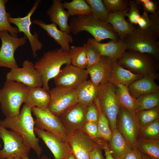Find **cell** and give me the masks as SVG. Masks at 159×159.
<instances>
[{
	"label": "cell",
	"mask_w": 159,
	"mask_h": 159,
	"mask_svg": "<svg viewBox=\"0 0 159 159\" xmlns=\"http://www.w3.org/2000/svg\"><path fill=\"white\" fill-rule=\"evenodd\" d=\"M140 6L135 0L129 1V11L126 15L129 22L134 24H137L140 16Z\"/></svg>",
	"instance_id": "cell-41"
},
{
	"label": "cell",
	"mask_w": 159,
	"mask_h": 159,
	"mask_svg": "<svg viewBox=\"0 0 159 159\" xmlns=\"http://www.w3.org/2000/svg\"><path fill=\"white\" fill-rule=\"evenodd\" d=\"M79 102L88 105L93 102L97 97L98 86L90 80H86L76 89Z\"/></svg>",
	"instance_id": "cell-28"
},
{
	"label": "cell",
	"mask_w": 159,
	"mask_h": 159,
	"mask_svg": "<svg viewBox=\"0 0 159 159\" xmlns=\"http://www.w3.org/2000/svg\"><path fill=\"white\" fill-rule=\"evenodd\" d=\"M32 22L45 30L48 35L60 45L62 49L69 52L70 48L69 44L73 42L71 35L59 29L54 23L46 24L43 21L38 19L33 20Z\"/></svg>",
	"instance_id": "cell-23"
},
{
	"label": "cell",
	"mask_w": 159,
	"mask_h": 159,
	"mask_svg": "<svg viewBox=\"0 0 159 159\" xmlns=\"http://www.w3.org/2000/svg\"><path fill=\"white\" fill-rule=\"evenodd\" d=\"M109 13L125 10L128 8L129 1L127 0H103Z\"/></svg>",
	"instance_id": "cell-39"
},
{
	"label": "cell",
	"mask_w": 159,
	"mask_h": 159,
	"mask_svg": "<svg viewBox=\"0 0 159 159\" xmlns=\"http://www.w3.org/2000/svg\"><path fill=\"white\" fill-rule=\"evenodd\" d=\"M6 159H15L14 157H11L10 158H8Z\"/></svg>",
	"instance_id": "cell-54"
},
{
	"label": "cell",
	"mask_w": 159,
	"mask_h": 159,
	"mask_svg": "<svg viewBox=\"0 0 159 159\" xmlns=\"http://www.w3.org/2000/svg\"><path fill=\"white\" fill-rule=\"evenodd\" d=\"M140 127L145 126L159 119V106L136 112Z\"/></svg>",
	"instance_id": "cell-37"
},
{
	"label": "cell",
	"mask_w": 159,
	"mask_h": 159,
	"mask_svg": "<svg viewBox=\"0 0 159 159\" xmlns=\"http://www.w3.org/2000/svg\"><path fill=\"white\" fill-rule=\"evenodd\" d=\"M6 80L21 83L29 88L41 87L43 85L41 75L34 63L28 59L23 62L22 67L11 69L6 74Z\"/></svg>",
	"instance_id": "cell-12"
},
{
	"label": "cell",
	"mask_w": 159,
	"mask_h": 159,
	"mask_svg": "<svg viewBox=\"0 0 159 159\" xmlns=\"http://www.w3.org/2000/svg\"><path fill=\"white\" fill-rule=\"evenodd\" d=\"M23 159H29V156H27L24 158Z\"/></svg>",
	"instance_id": "cell-55"
},
{
	"label": "cell",
	"mask_w": 159,
	"mask_h": 159,
	"mask_svg": "<svg viewBox=\"0 0 159 159\" xmlns=\"http://www.w3.org/2000/svg\"><path fill=\"white\" fill-rule=\"evenodd\" d=\"M98 115L97 107L95 102L88 105L85 115L86 122L97 124Z\"/></svg>",
	"instance_id": "cell-42"
},
{
	"label": "cell",
	"mask_w": 159,
	"mask_h": 159,
	"mask_svg": "<svg viewBox=\"0 0 159 159\" xmlns=\"http://www.w3.org/2000/svg\"><path fill=\"white\" fill-rule=\"evenodd\" d=\"M123 159H142V154L135 146Z\"/></svg>",
	"instance_id": "cell-48"
},
{
	"label": "cell",
	"mask_w": 159,
	"mask_h": 159,
	"mask_svg": "<svg viewBox=\"0 0 159 159\" xmlns=\"http://www.w3.org/2000/svg\"><path fill=\"white\" fill-rule=\"evenodd\" d=\"M49 110L59 117L70 107L79 102L76 89L56 86L49 91Z\"/></svg>",
	"instance_id": "cell-11"
},
{
	"label": "cell",
	"mask_w": 159,
	"mask_h": 159,
	"mask_svg": "<svg viewBox=\"0 0 159 159\" xmlns=\"http://www.w3.org/2000/svg\"><path fill=\"white\" fill-rule=\"evenodd\" d=\"M67 142L76 159H90V154L97 142L82 128L68 133Z\"/></svg>",
	"instance_id": "cell-13"
},
{
	"label": "cell",
	"mask_w": 159,
	"mask_h": 159,
	"mask_svg": "<svg viewBox=\"0 0 159 159\" xmlns=\"http://www.w3.org/2000/svg\"><path fill=\"white\" fill-rule=\"evenodd\" d=\"M97 98L100 108L107 118L112 132L117 129V118L120 107L115 92V86L109 82L98 86Z\"/></svg>",
	"instance_id": "cell-7"
},
{
	"label": "cell",
	"mask_w": 159,
	"mask_h": 159,
	"mask_svg": "<svg viewBox=\"0 0 159 159\" xmlns=\"http://www.w3.org/2000/svg\"><path fill=\"white\" fill-rule=\"evenodd\" d=\"M50 100L49 92L43 87H38L29 88L24 103L31 108H47Z\"/></svg>",
	"instance_id": "cell-27"
},
{
	"label": "cell",
	"mask_w": 159,
	"mask_h": 159,
	"mask_svg": "<svg viewBox=\"0 0 159 159\" xmlns=\"http://www.w3.org/2000/svg\"><path fill=\"white\" fill-rule=\"evenodd\" d=\"M94 102L97 107L98 110L97 125L98 130V138L105 141H109L112 137V132L108 120L100 108L97 97Z\"/></svg>",
	"instance_id": "cell-32"
},
{
	"label": "cell",
	"mask_w": 159,
	"mask_h": 159,
	"mask_svg": "<svg viewBox=\"0 0 159 159\" xmlns=\"http://www.w3.org/2000/svg\"><path fill=\"white\" fill-rule=\"evenodd\" d=\"M141 137L158 140L159 137V120L157 119L153 122L140 127Z\"/></svg>",
	"instance_id": "cell-38"
},
{
	"label": "cell",
	"mask_w": 159,
	"mask_h": 159,
	"mask_svg": "<svg viewBox=\"0 0 159 159\" xmlns=\"http://www.w3.org/2000/svg\"><path fill=\"white\" fill-rule=\"evenodd\" d=\"M112 60L109 57L101 56L97 62L86 68L90 80L96 86L109 82Z\"/></svg>",
	"instance_id": "cell-19"
},
{
	"label": "cell",
	"mask_w": 159,
	"mask_h": 159,
	"mask_svg": "<svg viewBox=\"0 0 159 159\" xmlns=\"http://www.w3.org/2000/svg\"><path fill=\"white\" fill-rule=\"evenodd\" d=\"M1 42L0 48V67L11 69L19 67L14 57V53L19 47L24 46L27 38L24 36L19 38L11 35L5 31H0Z\"/></svg>",
	"instance_id": "cell-10"
},
{
	"label": "cell",
	"mask_w": 159,
	"mask_h": 159,
	"mask_svg": "<svg viewBox=\"0 0 159 159\" xmlns=\"http://www.w3.org/2000/svg\"><path fill=\"white\" fill-rule=\"evenodd\" d=\"M63 5L67 10L69 15L74 16L89 15L92 12L90 6L85 0H73L64 1Z\"/></svg>",
	"instance_id": "cell-31"
},
{
	"label": "cell",
	"mask_w": 159,
	"mask_h": 159,
	"mask_svg": "<svg viewBox=\"0 0 159 159\" xmlns=\"http://www.w3.org/2000/svg\"><path fill=\"white\" fill-rule=\"evenodd\" d=\"M143 76L134 74L119 65L117 59H112L109 82L114 86L121 85L127 87L132 82Z\"/></svg>",
	"instance_id": "cell-25"
},
{
	"label": "cell",
	"mask_w": 159,
	"mask_h": 159,
	"mask_svg": "<svg viewBox=\"0 0 159 159\" xmlns=\"http://www.w3.org/2000/svg\"><path fill=\"white\" fill-rule=\"evenodd\" d=\"M8 1L0 0V31H6L12 36L17 37L19 32L18 29L12 26L9 21L11 15L6 10V4Z\"/></svg>",
	"instance_id": "cell-34"
},
{
	"label": "cell",
	"mask_w": 159,
	"mask_h": 159,
	"mask_svg": "<svg viewBox=\"0 0 159 159\" xmlns=\"http://www.w3.org/2000/svg\"><path fill=\"white\" fill-rule=\"evenodd\" d=\"M0 125H1V124H0ZM1 147H2V145L0 143V148H1Z\"/></svg>",
	"instance_id": "cell-56"
},
{
	"label": "cell",
	"mask_w": 159,
	"mask_h": 159,
	"mask_svg": "<svg viewBox=\"0 0 159 159\" xmlns=\"http://www.w3.org/2000/svg\"><path fill=\"white\" fill-rule=\"evenodd\" d=\"M15 157V159H22L21 158L18 157Z\"/></svg>",
	"instance_id": "cell-53"
},
{
	"label": "cell",
	"mask_w": 159,
	"mask_h": 159,
	"mask_svg": "<svg viewBox=\"0 0 159 159\" xmlns=\"http://www.w3.org/2000/svg\"><path fill=\"white\" fill-rule=\"evenodd\" d=\"M0 138L4 143L3 148L0 150V159L15 157L23 159L29 156L31 148L16 132L8 130L1 125Z\"/></svg>",
	"instance_id": "cell-8"
},
{
	"label": "cell",
	"mask_w": 159,
	"mask_h": 159,
	"mask_svg": "<svg viewBox=\"0 0 159 159\" xmlns=\"http://www.w3.org/2000/svg\"><path fill=\"white\" fill-rule=\"evenodd\" d=\"M128 11L129 8L125 10L108 14L107 22L112 26L119 38L122 40L127 35L132 32L136 28L125 19Z\"/></svg>",
	"instance_id": "cell-21"
},
{
	"label": "cell",
	"mask_w": 159,
	"mask_h": 159,
	"mask_svg": "<svg viewBox=\"0 0 159 159\" xmlns=\"http://www.w3.org/2000/svg\"><path fill=\"white\" fill-rule=\"evenodd\" d=\"M87 106L79 102L58 117L68 133L82 128Z\"/></svg>",
	"instance_id": "cell-18"
},
{
	"label": "cell",
	"mask_w": 159,
	"mask_h": 159,
	"mask_svg": "<svg viewBox=\"0 0 159 159\" xmlns=\"http://www.w3.org/2000/svg\"><path fill=\"white\" fill-rule=\"evenodd\" d=\"M89 75L86 69L66 64L54 79L57 86L65 88L76 89L87 80Z\"/></svg>",
	"instance_id": "cell-16"
},
{
	"label": "cell",
	"mask_w": 159,
	"mask_h": 159,
	"mask_svg": "<svg viewBox=\"0 0 159 159\" xmlns=\"http://www.w3.org/2000/svg\"><path fill=\"white\" fill-rule=\"evenodd\" d=\"M69 25L71 32L74 35L85 31L91 34L98 42L106 39L112 40L120 39L109 23L100 20L92 14L72 17Z\"/></svg>",
	"instance_id": "cell-2"
},
{
	"label": "cell",
	"mask_w": 159,
	"mask_h": 159,
	"mask_svg": "<svg viewBox=\"0 0 159 159\" xmlns=\"http://www.w3.org/2000/svg\"><path fill=\"white\" fill-rule=\"evenodd\" d=\"M109 141V150L114 159H123L134 148L117 129L112 132V137Z\"/></svg>",
	"instance_id": "cell-26"
},
{
	"label": "cell",
	"mask_w": 159,
	"mask_h": 159,
	"mask_svg": "<svg viewBox=\"0 0 159 159\" xmlns=\"http://www.w3.org/2000/svg\"><path fill=\"white\" fill-rule=\"evenodd\" d=\"M92 10V15L95 17L107 22L108 13L102 0H86Z\"/></svg>",
	"instance_id": "cell-36"
},
{
	"label": "cell",
	"mask_w": 159,
	"mask_h": 159,
	"mask_svg": "<svg viewBox=\"0 0 159 159\" xmlns=\"http://www.w3.org/2000/svg\"><path fill=\"white\" fill-rule=\"evenodd\" d=\"M31 108L24 104L19 114L11 117H5L0 120L1 125L12 130L20 135L26 144L35 152L39 158L42 149L39 144V138L34 131V120L32 115Z\"/></svg>",
	"instance_id": "cell-1"
},
{
	"label": "cell",
	"mask_w": 159,
	"mask_h": 159,
	"mask_svg": "<svg viewBox=\"0 0 159 159\" xmlns=\"http://www.w3.org/2000/svg\"><path fill=\"white\" fill-rule=\"evenodd\" d=\"M115 86L116 97L120 107L136 114V110L140 105L137 99L130 94L127 87L121 85Z\"/></svg>",
	"instance_id": "cell-29"
},
{
	"label": "cell",
	"mask_w": 159,
	"mask_h": 159,
	"mask_svg": "<svg viewBox=\"0 0 159 159\" xmlns=\"http://www.w3.org/2000/svg\"><path fill=\"white\" fill-rule=\"evenodd\" d=\"M159 78V74L157 72L143 76L129 86V93L133 97L137 98L142 95L159 91V86L155 82V80Z\"/></svg>",
	"instance_id": "cell-20"
},
{
	"label": "cell",
	"mask_w": 159,
	"mask_h": 159,
	"mask_svg": "<svg viewBox=\"0 0 159 159\" xmlns=\"http://www.w3.org/2000/svg\"><path fill=\"white\" fill-rule=\"evenodd\" d=\"M67 159H76L72 154H70Z\"/></svg>",
	"instance_id": "cell-51"
},
{
	"label": "cell",
	"mask_w": 159,
	"mask_h": 159,
	"mask_svg": "<svg viewBox=\"0 0 159 159\" xmlns=\"http://www.w3.org/2000/svg\"><path fill=\"white\" fill-rule=\"evenodd\" d=\"M149 17L150 25L149 28L159 36V9L154 13L150 14Z\"/></svg>",
	"instance_id": "cell-45"
},
{
	"label": "cell",
	"mask_w": 159,
	"mask_h": 159,
	"mask_svg": "<svg viewBox=\"0 0 159 159\" xmlns=\"http://www.w3.org/2000/svg\"><path fill=\"white\" fill-rule=\"evenodd\" d=\"M70 64L69 52L60 48L44 52L34 66L42 77L43 88L49 92V80L58 74L63 64Z\"/></svg>",
	"instance_id": "cell-3"
},
{
	"label": "cell",
	"mask_w": 159,
	"mask_h": 159,
	"mask_svg": "<svg viewBox=\"0 0 159 159\" xmlns=\"http://www.w3.org/2000/svg\"><path fill=\"white\" fill-rule=\"evenodd\" d=\"M82 129L90 137L98 142H100L98 138V130L97 124L86 122L83 125Z\"/></svg>",
	"instance_id": "cell-43"
},
{
	"label": "cell",
	"mask_w": 159,
	"mask_h": 159,
	"mask_svg": "<svg viewBox=\"0 0 159 159\" xmlns=\"http://www.w3.org/2000/svg\"><path fill=\"white\" fill-rule=\"evenodd\" d=\"M141 154L142 159H152L147 155L142 153Z\"/></svg>",
	"instance_id": "cell-50"
},
{
	"label": "cell",
	"mask_w": 159,
	"mask_h": 159,
	"mask_svg": "<svg viewBox=\"0 0 159 159\" xmlns=\"http://www.w3.org/2000/svg\"><path fill=\"white\" fill-rule=\"evenodd\" d=\"M86 48L85 44L81 47H70L69 53L71 64L78 67L86 69L87 62Z\"/></svg>",
	"instance_id": "cell-33"
},
{
	"label": "cell",
	"mask_w": 159,
	"mask_h": 159,
	"mask_svg": "<svg viewBox=\"0 0 159 159\" xmlns=\"http://www.w3.org/2000/svg\"><path fill=\"white\" fill-rule=\"evenodd\" d=\"M139 27L142 29L149 28L150 25V21L148 13L143 11L138 22Z\"/></svg>",
	"instance_id": "cell-47"
},
{
	"label": "cell",
	"mask_w": 159,
	"mask_h": 159,
	"mask_svg": "<svg viewBox=\"0 0 159 159\" xmlns=\"http://www.w3.org/2000/svg\"><path fill=\"white\" fill-rule=\"evenodd\" d=\"M86 44L87 67L97 62L101 56L97 49L89 41H87Z\"/></svg>",
	"instance_id": "cell-40"
},
{
	"label": "cell",
	"mask_w": 159,
	"mask_h": 159,
	"mask_svg": "<svg viewBox=\"0 0 159 159\" xmlns=\"http://www.w3.org/2000/svg\"><path fill=\"white\" fill-rule=\"evenodd\" d=\"M98 50L101 56H106L112 59H118L126 51V44L121 39L111 40L106 43L96 41L94 38L88 40Z\"/></svg>",
	"instance_id": "cell-22"
},
{
	"label": "cell",
	"mask_w": 159,
	"mask_h": 159,
	"mask_svg": "<svg viewBox=\"0 0 159 159\" xmlns=\"http://www.w3.org/2000/svg\"><path fill=\"white\" fill-rule=\"evenodd\" d=\"M29 88L23 84L6 80L0 90V105L6 117L18 115Z\"/></svg>",
	"instance_id": "cell-4"
},
{
	"label": "cell",
	"mask_w": 159,
	"mask_h": 159,
	"mask_svg": "<svg viewBox=\"0 0 159 159\" xmlns=\"http://www.w3.org/2000/svg\"><path fill=\"white\" fill-rule=\"evenodd\" d=\"M135 147L140 153L152 159H159L158 140L141 137L137 138Z\"/></svg>",
	"instance_id": "cell-30"
},
{
	"label": "cell",
	"mask_w": 159,
	"mask_h": 159,
	"mask_svg": "<svg viewBox=\"0 0 159 159\" xmlns=\"http://www.w3.org/2000/svg\"><path fill=\"white\" fill-rule=\"evenodd\" d=\"M34 131L51 151L54 159H67L72 154L68 143L63 141L55 135L37 127H34Z\"/></svg>",
	"instance_id": "cell-17"
},
{
	"label": "cell",
	"mask_w": 159,
	"mask_h": 159,
	"mask_svg": "<svg viewBox=\"0 0 159 159\" xmlns=\"http://www.w3.org/2000/svg\"><path fill=\"white\" fill-rule=\"evenodd\" d=\"M102 148L105 152V159H114L110 153L108 145L106 141L103 143Z\"/></svg>",
	"instance_id": "cell-49"
},
{
	"label": "cell",
	"mask_w": 159,
	"mask_h": 159,
	"mask_svg": "<svg viewBox=\"0 0 159 159\" xmlns=\"http://www.w3.org/2000/svg\"><path fill=\"white\" fill-rule=\"evenodd\" d=\"M40 159H49L48 157L45 155H42L40 158Z\"/></svg>",
	"instance_id": "cell-52"
},
{
	"label": "cell",
	"mask_w": 159,
	"mask_h": 159,
	"mask_svg": "<svg viewBox=\"0 0 159 159\" xmlns=\"http://www.w3.org/2000/svg\"><path fill=\"white\" fill-rule=\"evenodd\" d=\"M41 1L40 0L36 1L31 9L25 16L16 18L10 17L9 18V23L15 25L19 32L23 33L26 37L30 44L33 55L35 58L37 57V52L42 49L43 45L39 40L38 35L36 32H35L34 34L31 33L30 26L32 22L31 17L37 8Z\"/></svg>",
	"instance_id": "cell-14"
},
{
	"label": "cell",
	"mask_w": 159,
	"mask_h": 159,
	"mask_svg": "<svg viewBox=\"0 0 159 159\" xmlns=\"http://www.w3.org/2000/svg\"><path fill=\"white\" fill-rule=\"evenodd\" d=\"M103 143L97 142L90 154V159H105L102 153Z\"/></svg>",
	"instance_id": "cell-46"
},
{
	"label": "cell",
	"mask_w": 159,
	"mask_h": 159,
	"mask_svg": "<svg viewBox=\"0 0 159 159\" xmlns=\"http://www.w3.org/2000/svg\"><path fill=\"white\" fill-rule=\"evenodd\" d=\"M140 103L136 110V113L159 106V90L142 95L136 98Z\"/></svg>",
	"instance_id": "cell-35"
},
{
	"label": "cell",
	"mask_w": 159,
	"mask_h": 159,
	"mask_svg": "<svg viewBox=\"0 0 159 159\" xmlns=\"http://www.w3.org/2000/svg\"><path fill=\"white\" fill-rule=\"evenodd\" d=\"M47 14L51 22L58 25L60 30L71 33L70 27L68 24L69 16L65 10L61 0H53L51 7L47 11Z\"/></svg>",
	"instance_id": "cell-24"
},
{
	"label": "cell",
	"mask_w": 159,
	"mask_h": 159,
	"mask_svg": "<svg viewBox=\"0 0 159 159\" xmlns=\"http://www.w3.org/2000/svg\"><path fill=\"white\" fill-rule=\"evenodd\" d=\"M159 38L149 28L142 29L138 27L123 40L126 50L150 54L159 60Z\"/></svg>",
	"instance_id": "cell-6"
},
{
	"label": "cell",
	"mask_w": 159,
	"mask_h": 159,
	"mask_svg": "<svg viewBox=\"0 0 159 159\" xmlns=\"http://www.w3.org/2000/svg\"><path fill=\"white\" fill-rule=\"evenodd\" d=\"M137 4L143 7V11L150 14L155 12L158 9V1L152 0H135Z\"/></svg>",
	"instance_id": "cell-44"
},
{
	"label": "cell",
	"mask_w": 159,
	"mask_h": 159,
	"mask_svg": "<svg viewBox=\"0 0 159 159\" xmlns=\"http://www.w3.org/2000/svg\"><path fill=\"white\" fill-rule=\"evenodd\" d=\"M159 60L150 54L126 50L117 62L132 73L144 76L157 72Z\"/></svg>",
	"instance_id": "cell-5"
},
{
	"label": "cell",
	"mask_w": 159,
	"mask_h": 159,
	"mask_svg": "<svg viewBox=\"0 0 159 159\" xmlns=\"http://www.w3.org/2000/svg\"><path fill=\"white\" fill-rule=\"evenodd\" d=\"M117 119L118 130L125 139L133 147L135 146L140 127L136 114L120 107Z\"/></svg>",
	"instance_id": "cell-15"
},
{
	"label": "cell",
	"mask_w": 159,
	"mask_h": 159,
	"mask_svg": "<svg viewBox=\"0 0 159 159\" xmlns=\"http://www.w3.org/2000/svg\"><path fill=\"white\" fill-rule=\"evenodd\" d=\"M31 110L36 117L34 121L36 127L54 134L63 141L67 143V131L59 118L48 107H33Z\"/></svg>",
	"instance_id": "cell-9"
}]
</instances>
